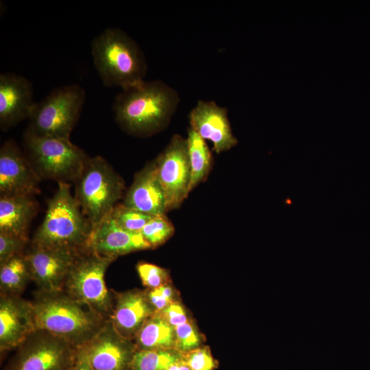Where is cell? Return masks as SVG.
<instances>
[{"mask_svg": "<svg viewBox=\"0 0 370 370\" xmlns=\"http://www.w3.org/2000/svg\"><path fill=\"white\" fill-rule=\"evenodd\" d=\"M180 102L178 92L163 81L144 80L122 89L114 99L112 110L123 131L146 137L169 124Z\"/></svg>", "mask_w": 370, "mask_h": 370, "instance_id": "6da1fadb", "label": "cell"}, {"mask_svg": "<svg viewBox=\"0 0 370 370\" xmlns=\"http://www.w3.org/2000/svg\"><path fill=\"white\" fill-rule=\"evenodd\" d=\"M31 302L36 329L47 330L76 348L90 341L108 320L63 290L38 291Z\"/></svg>", "mask_w": 370, "mask_h": 370, "instance_id": "7a4b0ae2", "label": "cell"}, {"mask_svg": "<svg viewBox=\"0 0 370 370\" xmlns=\"http://www.w3.org/2000/svg\"><path fill=\"white\" fill-rule=\"evenodd\" d=\"M91 55L106 86L123 89L145 80V56L137 42L120 29L107 28L97 36L91 42Z\"/></svg>", "mask_w": 370, "mask_h": 370, "instance_id": "3957f363", "label": "cell"}, {"mask_svg": "<svg viewBox=\"0 0 370 370\" xmlns=\"http://www.w3.org/2000/svg\"><path fill=\"white\" fill-rule=\"evenodd\" d=\"M90 232V225L71 194L70 185L58 182L32 245L79 252L88 249Z\"/></svg>", "mask_w": 370, "mask_h": 370, "instance_id": "277c9868", "label": "cell"}, {"mask_svg": "<svg viewBox=\"0 0 370 370\" xmlns=\"http://www.w3.org/2000/svg\"><path fill=\"white\" fill-rule=\"evenodd\" d=\"M76 182L75 197L92 229L117 205L124 182L101 156L88 158Z\"/></svg>", "mask_w": 370, "mask_h": 370, "instance_id": "5b68a950", "label": "cell"}, {"mask_svg": "<svg viewBox=\"0 0 370 370\" xmlns=\"http://www.w3.org/2000/svg\"><path fill=\"white\" fill-rule=\"evenodd\" d=\"M114 260L87 249L75 258L66 278L63 291L106 319H110L114 304V292L105 282V273Z\"/></svg>", "mask_w": 370, "mask_h": 370, "instance_id": "8992f818", "label": "cell"}, {"mask_svg": "<svg viewBox=\"0 0 370 370\" xmlns=\"http://www.w3.org/2000/svg\"><path fill=\"white\" fill-rule=\"evenodd\" d=\"M24 145L39 177L58 182L76 181L88 158L70 139L39 136L29 130L24 135Z\"/></svg>", "mask_w": 370, "mask_h": 370, "instance_id": "52a82bcc", "label": "cell"}, {"mask_svg": "<svg viewBox=\"0 0 370 370\" xmlns=\"http://www.w3.org/2000/svg\"><path fill=\"white\" fill-rule=\"evenodd\" d=\"M86 92L77 84L60 86L36 102L27 130L39 135L70 139L84 104Z\"/></svg>", "mask_w": 370, "mask_h": 370, "instance_id": "ba28073f", "label": "cell"}, {"mask_svg": "<svg viewBox=\"0 0 370 370\" xmlns=\"http://www.w3.org/2000/svg\"><path fill=\"white\" fill-rule=\"evenodd\" d=\"M77 348L51 332L36 329L16 348L5 370H69Z\"/></svg>", "mask_w": 370, "mask_h": 370, "instance_id": "9c48e42d", "label": "cell"}, {"mask_svg": "<svg viewBox=\"0 0 370 370\" xmlns=\"http://www.w3.org/2000/svg\"><path fill=\"white\" fill-rule=\"evenodd\" d=\"M155 162L164 193L166 212L176 209L190 193V167L186 138L173 135Z\"/></svg>", "mask_w": 370, "mask_h": 370, "instance_id": "30bf717a", "label": "cell"}, {"mask_svg": "<svg viewBox=\"0 0 370 370\" xmlns=\"http://www.w3.org/2000/svg\"><path fill=\"white\" fill-rule=\"evenodd\" d=\"M77 351L94 370H131L136 348L134 341L121 336L108 319Z\"/></svg>", "mask_w": 370, "mask_h": 370, "instance_id": "8fae6325", "label": "cell"}, {"mask_svg": "<svg viewBox=\"0 0 370 370\" xmlns=\"http://www.w3.org/2000/svg\"><path fill=\"white\" fill-rule=\"evenodd\" d=\"M80 252L32 245L25 255L32 280L37 284L39 291H62L71 267Z\"/></svg>", "mask_w": 370, "mask_h": 370, "instance_id": "7c38bea8", "label": "cell"}, {"mask_svg": "<svg viewBox=\"0 0 370 370\" xmlns=\"http://www.w3.org/2000/svg\"><path fill=\"white\" fill-rule=\"evenodd\" d=\"M40 177L20 149L5 141L0 149L1 196L31 195L40 192Z\"/></svg>", "mask_w": 370, "mask_h": 370, "instance_id": "4fadbf2b", "label": "cell"}, {"mask_svg": "<svg viewBox=\"0 0 370 370\" xmlns=\"http://www.w3.org/2000/svg\"><path fill=\"white\" fill-rule=\"evenodd\" d=\"M190 128L203 139L213 144V150L220 153L238 143L227 116V109L214 101L199 100L189 113Z\"/></svg>", "mask_w": 370, "mask_h": 370, "instance_id": "5bb4252c", "label": "cell"}, {"mask_svg": "<svg viewBox=\"0 0 370 370\" xmlns=\"http://www.w3.org/2000/svg\"><path fill=\"white\" fill-rule=\"evenodd\" d=\"M35 330L32 302L19 295H1V352L17 348Z\"/></svg>", "mask_w": 370, "mask_h": 370, "instance_id": "9a60e30c", "label": "cell"}, {"mask_svg": "<svg viewBox=\"0 0 370 370\" xmlns=\"http://www.w3.org/2000/svg\"><path fill=\"white\" fill-rule=\"evenodd\" d=\"M35 103L30 81L12 73L0 75V126L2 130H8L29 119Z\"/></svg>", "mask_w": 370, "mask_h": 370, "instance_id": "2e32d148", "label": "cell"}, {"mask_svg": "<svg viewBox=\"0 0 370 370\" xmlns=\"http://www.w3.org/2000/svg\"><path fill=\"white\" fill-rule=\"evenodd\" d=\"M88 249L101 256L115 260L120 256L151 247L140 233L123 229L110 214L91 229Z\"/></svg>", "mask_w": 370, "mask_h": 370, "instance_id": "e0dca14e", "label": "cell"}, {"mask_svg": "<svg viewBox=\"0 0 370 370\" xmlns=\"http://www.w3.org/2000/svg\"><path fill=\"white\" fill-rule=\"evenodd\" d=\"M156 312L147 290L114 292V308L110 320L121 336L134 341L144 323Z\"/></svg>", "mask_w": 370, "mask_h": 370, "instance_id": "ac0fdd59", "label": "cell"}, {"mask_svg": "<svg viewBox=\"0 0 370 370\" xmlns=\"http://www.w3.org/2000/svg\"><path fill=\"white\" fill-rule=\"evenodd\" d=\"M122 204L149 214H165L166 199L155 161L147 164L136 174Z\"/></svg>", "mask_w": 370, "mask_h": 370, "instance_id": "d6986e66", "label": "cell"}, {"mask_svg": "<svg viewBox=\"0 0 370 370\" xmlns=\"http://www.w3.org/2000/svg\"><path fill=\"white\" fill-rule=\"evenodd\" d=\"M36 210L34 196H1L0 232L28 239L29 226Z\"/></svg>", "mask_w": 370, "mask_h": 370, "instance_id": "ffe728a7", "label": "cell"}, {"mask_svg": "<svg viewBox=\"0 0 370 370\" xmlns=\"http://www.w3.org/2000/svg\"><path fill=\"white\" fill-rule=\"evenodd\" d=\"M134 342L136 351L175 348V328L156 312L144 323Z\"/></svg>", "mask_w": 370, "mask_h": 370, "instance_id": "44dd1931", "label": "cell"}, {"mask_svg": "<svg viewBox=\"0 0 370 370\" xmlns=\"http://www.w3.org/2000/svg\"><path fill=\"white\" fill-rule=\"evenodd\" d=\"M190 167L189 192L207 177L212 164V153L206 140L189 128L186 138Z\"/></svg>", "mask_w": 370, "mask_h": 370, "instance_id": "7402d4cb", "label": "cell"}, {"mask_svg": "<svg viewBox=\"0 0 370 370\" xmlns=\"http://www.w3.org/2000/svg\"><path fill=\"white\" fill-rule=\"evenodd\" d=\"M30 280L32 275L25 253L0 265L1 295H19Z\"/></svg>", "mask_w": 370, "mask_h": 370, "instance_id": "603a6c76", "label": "cell"}, {"mask_svg": "<svg viewBox=\"0 0 370 370\" xmlns=\"http://www.w3.org/2000/svg\"><path fill=\"white\" fill-rule=\"evenodd\" d=\"M184 359L183 353L175 348L136 351L131 370H165Z\"/></svg>", "mask_w": 370, "mask_h": 370, "instance_id": "cb8c5ba5", "label": "cell"}, {"mask_svg": "<svg viewBox=\"0 0 370 370\" xmlns=\"http://www.w3.org/2000/svg\"><path fill=\"white\" fill-rule=\"evenodd\" d=\"M174 226L165 214L153 216L143 227L140 234L151 249L167 241L174 234Z\"/></svg>", "mask_w": 370, "mask_h": 370, "instance_id": "d4e9b609", "label": "cell"}, {"mask_svg": "<svg viewBox=\"0 0 370 370\" xmlns=\"http://www.w3.org/2000/svg\"><path fill=\"white\" fill-rule=\"evenodd\" d=\"M110 216L123 229L131 232L140 233L143 227L154 215L142 212L120 204L114 208Z\"/></svg>", "mask_w": 370, "mask_h": 370, "instance_id": "484cf974", "label": "cell"}, {"mask_svg": "<svg viewBox=\"0 0 370 370\" xmlns=\"http://www.w3.org/2000/svg\"><path fill=\"white\" fill-rule=\"evenodd\" d=\"M174 328L175 349L180 352L185 354L202 346L201 334L191 319Z\"/></svg>", "mask_w": 370, "mask_h": 370, "instance_id": "4316f807", "label": "cell"}, {"mask_svg": "<svg viewBox=\"0 0 370 370\" xmlns=\"http://www.w3.org/2000/svg\"><path fill=\"white\" fill-rule=\"evenodd\" d=\"M136 270L143 284L148 289L158 288L171 282L169 271L158 265L139 262Z\"/></svg>", "mask_w": 370, "mask_h": 370, "instance_id": "83f0119b", "label": "cell"}, {"mask_svg": "<svg viewBox=\"0 0 370 370\" xmlns=\"http://www.w3.org/2000/svg\"><path fill=\"white\" fill-rule=\"evenodd\" d=\"M183 354L184 360L192 370H215L218 367V361L208 346H201Z\"/></svg>", "mask_w": 370, "mask_h": 370, "instance_id": "f1b7e54d", "label": "cell"}, {"mask_svg": "<svg viewBox=\"0 0 370 370\" xmlns=\"http://www.w3.org/2000/svg\"><path fill=\"white\" fill-rule=\"evenodd\" d=\"M28 239L0 232V265L15 256L25 253Z\"/></svg>", "mask_w": 370, "mask_h": 370, "instance_id": "f546056e", "label": "cell"}, {"mask_svg": "<svg viewBox=\"0 0 370 370\" xmlns=\"http://www.w3.org/2000/svg\"><path fill=\"white\" fill-rule=\"evenodd\" d=\"M149 301L156 310L160 312L178 300V294L169 283L158 288L147 290Z\"/></svg>", "mask_w": 370, "mask_h": 370, "instance_id": "4dcf8cb0", "label": "cell"}, {"mask_svg": "<svg viewBox=\"0 0 370 370\" xmlns=\"http://www.w3.org/2000/svg\"><path fill=\"white\" fill-rule=\"evenodd\" d=\"M158 312L160 313L165 320L173 328L186 323L190 319L184 307L180 301L171 304L164 310Z\"/></svg>", "mask_w": 370, "mask_h": 370, "instance_id": "1f68e13d", "label": "cell"}, {"mask_svg": "<svg viewBox=\"0 0 370 370\" xmlns=\"http://www.w3.org/2000/svg\"><path fill=\"white\" fill-rule=\"evenodd\" d=\"M69 370H94L87 360L78 353L75 362Z\"/></svg>", "mask_w": 370, "mask_h": 370, "instance_id": "d6a6232c", "label": "cell"}, {"mask_svg": "<svg viewBox=\"0 0 370 370\" xmlns=\"http://www.w3.org/2000/svg\"><path fill=\"white\" fill-rule=\"evenodd\" d=\"M165 370H192L188 364L183 360L170 365Z\"/></svg>", "mask_w": 370, "mask_h": 370, "instance_id": "836d02e7", "label": "cell"}]
</instances>
